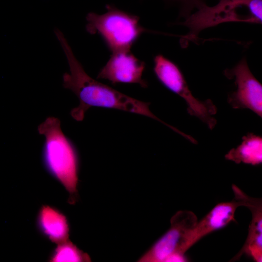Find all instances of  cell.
<instances>
[{
  "label": "cell",
  "instance_id": "3",
  "mask_svg": "<svg viewBox=\"0 0 262 262\" xmlns=\"http://www.w3.org/2000/svg\"><path fill=\"white\" fill-rule=\"evenodd\" d=\"M106 12L101 15L87 14L86 31L91 34H98L112 52L130 50L147 30L139 23V16L112 4L106 5Z\"/></svg>",
  "mask_w": 262,
  "mask_h": 262
},
{
  "label": "cell",
  "instance_id": "5",
  "mask_svg": "<svg viewBox=\"0 0 262 262\" xmlns=\"http://www.w3.org/2000/svg\"><path fill=\"white\" fill-rule=\"evenodd\" d=\"M214 6H204L192 13L180 23L189 30L182 38L184 41L194 40L204 29L220 23L244 22L246 20L239 12V8H246L257 21L262 16V0H218Z\"/></svg>",
  "mask_w": 262,
  "mask_h": 262
},
{
  "label": "cell",
  "instance_id": "14",
  "mask_svg": "<svg viewBox=\"0 0 262 262\" xmlns=\"http://www.w3.org/2000/svg\"><path fill=\"white\" fill-rule=\"evenodd\" d=\"M166 2L174 4L179 9L180 17L184 19L191 15L194 10H198L207 5V0H164Z\"/></svg>",
  "mask_w": 262,
  "mask_h": 262
},
{
  "label": "cell",
  "instance_id": "8",
  "mask_svg": "<svg viewBox=\"0 0 262 262\" xmlns=\"http://www.w3.org/2000/svg\"><path fill=\"white\" fill-rule=\"evenodd\" d=\"M240 206L241 204L235 198L216 204L200 221H197L185 235L177 253L171 256L178 261H187L185 252L203 237L234 220L235 212Z\"/></svg>",
  "mask_w": 262,
  "mask_h": 262
},
{
  "label": "cell",
  "instance_id": "13",
  "mask_svg": "<svg viewBox=\"0 0 262 262\" xmlns=\"http://www.w3.org/2000/svg\"><path fill=\"white\" fill-rule=\"evenodd\" d=\"M50 256L49 261L52 262H90L89 255L81 250L71 242L67 241L58 244Z\"/></svg>",
  "mask_w": 262,
  "mask_h": 262
},
{
  "label": "cell",
  "instance_id": "2",
  "mask_svg": "<svg viewBox=\"0 0 262 262\" xmlns=\"http://www.w3.org/2000/svg\"><path fill=\"white\" fill-rule=\"evenodd\" d=\"M38 131L45 137V166L69 193L68 202L73 204L76 201L78 183L79 161L75 148L63 133L57 118L48 117L38 126Z\"/></svg>",
  "mask_w": 262,
  "mask_h": 262
},
{
  "label": "cell",
  "instance_id": "6",
  "mask_svg": "<svg viewBox=\"0 0 262 262\" xmlns=\"http://www.w3.org/2000/svg\"><path fill=\"white\" fill-rule=\"evenodd\" d=\"M225 76L233 79L235 91L228 95V102L234 109H247L262 117V85L250 71L246 60L242 58L235 66L227 69Z\"/></svg>",
  "mask_w": 262,
  "mask_h": 262
},
{
  "label": "cell",
  "instance_id": "7",
  "mask_svg": "<svg viewBox=\"0 0 262 262\" xmlns=\"http://www.w3.org/2000/svg\"><path fill=\"white\" fill-rule=\"evenodd\" d=\"M198 220L196 214L188 210L177 212L170 220L169 229L139 260L140 262H165L177 253L186 233Z\"/></svg>",
  "mask_w": 262,
  "mask_h": 262
},
{
  "label": "cell",
  "instance_id": "4",
  "mask_svg": "<svg viewBox=\"0 0 262 262\" xmlns=\"http://www.w3.org/2000/svg\"><path fill=\"white\" fill-rule=\"evenodd\" d=\"M153 62V71L159 82L183 99L189 115L198 118L210 130H213L217 124V120L213 116L217 110L212 100L202 101L196 98L180 69L172 61L162 54H158L154 57Z\"/></svg>",
  "mask_w": 262,
  "mask_h": 262
},
{
  "label": "cell",
  "instance_id": "11",
  "mask_svg": "<svg viewBox=\"0 0 262 262\" xmlns=\"http://www.w3.org/2000/svg\"><path fill=\"white\" fill-rule=\"evenodd\" d=\"M37 225L41 232L57 244L68 240L69 225L66 217L49 206H43L37 216Z\"/></svg>",
  "mask_w": 262,
  "mask_h": 262
},
{
  "label": "cell",
  "instance_id": "9",
  "mask_svg": "<svg viewBox=\"0 0 262 262\" xmlns=\"http://www.w3.org/2000/svg\"><path fill=\"white\" fill-rule=\"evenodd\" d=\"M145 67V62L136 57L130 50L117 51L112 52L97 79L108 80L113 84L136 83L146 88L148 83L142 77Z\"/></svg>",
  "mask_w": 262,
  "mask_h": 262
},
{
  "label": "cell",
  "instance_id": "10",
  "mask_svg": "<svg viewBox=\"0 0 262 262\" xmlns=\"http://www.w3.org/2000/svg\"><path fill=\"white\" fill-rule=\"evenodd\" d=\"M232 189L234 198L242 206L247 207L251 212L252 219L244 245L230 262L239 260L244 254L251 257L257 262L262 261V198L252 197L233 184Z\"/></svg>",
  "mask_w": 262,
  "mask_h": 262
},
{
  "label": "cell",
  "instance_id": "12",
  "mask_svg": "<svg viewBox=\"0 0 262 262\" xmlns=\"http://www.w3.org/2000/svg\"><path fill=\"white\" fill-rule=\"evenodd\" d=\"M242 143L231 149L225 155L226 160L236 164L241 163L253 165L262 163V138L253 133H248L242 138Z\"/></svg>",
  "mask_w": 262,
  "mask_h": 262
},
{
  "label": "cell",
  "instance_id": "1",
  "mask_svg": "<svg viewBox=\"0 0 262 262\" xmlns=\"http://www.w3.org/2000/svg\"><path fill=\"white\" fill-rule=\"evenodd\" d=\"M54 33L63 50L69 73L63 75V86L72 91L80 101L71 111L72 117L82 121L85 112L92 107L117 109L144 115L156 120L174 130L175 127L155 116L149 110L150 103L144 102L119 92L89 76L75 56L64 34L60 30Z\"/></svg>",
  "mask_w": 262,
  "mask_h": 262
}]
</instances>
